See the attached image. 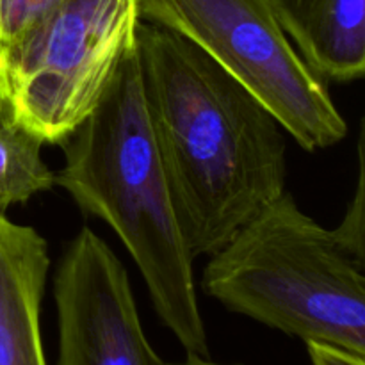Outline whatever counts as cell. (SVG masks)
Here are the masks:
<instances>
[{
	"instance_id": "9",
	"label": "cell",
	"mask_w": 365,
	"mask_h": 365,
	"mask_svg": "<svg viewBox=\"0 0 365 365\" xmlns=\"http://www.w3.org/2000/svg\"><path fill=\"white\" fill-rule=\"evenodd\" d=\"M43 141L16 121L0 123V210L27 203L56 185V173L43 160Z\"/></svg>"
},
{
	"instance_id": "1",
	"label": "cell",
	"mask_w": 365,
	"mask_h": 365,
	"mask_svg": "<svg viewBox=\"0 0 365 365\" xmlns=\"http://www.w3.org/2000/svg\"><path fill=\"white\" fill-rule=\"evenodd\" d=\"M135 46L185 245L195 259L212 257L285 195L284 127L177 32L141 20Z\"/></svg>"
},
{
	"instance_id": "6",
	"label": "cell",
	"mask_w": 365,
	"mask_h": 365,
	"mask_svg": "<svg viewBox=\"0 0 365 365\" xmlns=\"http://www.w3.org/2000/svg\"><path fill=\"white\" fill-rule=\"evenodd\" d=\"M53 298L57 365H170L146 339L123 264L89 228L61 257Z\"/></svg>"
},
{
	"instance_id": "8",
	"label": "cell",
	"mask_w": 365,
	"mask_h": 365,
	"mask_svg": "<svg viewBox=\"0 0 365 365\" xmlns=\"http://www.w3.org/2000/svg\"><path fill=\"white\" fill-rule=\"evenodd\" d=\"M305 63L324 81L365 78V0H267Z\"/></svg>"
},
{
	"instance_id": "5",
	"label": "cell",
	"mask_w": 365,
	"mask_h": 365,
	"mask_svg": "<svg viewBox=\"0 0 365 365\" xmlns=\"http://www.w3.org/2000/svg\"><path fill=\"white\" fill-rule=\"evenodd\" d=\"M143 21L177 32L277 116L307 152L328 148L348 132L327 81L305 63L267 0H138Z\"/></svg>"
},
{
	"instance_id": "14",
	"label": "cell",
	"mask_w": 365,
	"mask_h": 365,
	"mask_svg": "<svg viewBox=\"0 0 365 365\" xmlns=\"http://www.w3.org/2000/svg\"><path fill=\"white\" fill-rule=\"evenodd\" d=\"M9 120H11L9 107H7V100H6V95H4V89H2V81H0V123H2V121H9Z\"/></svg>"
},
{
	"instance_id": "13",
	"label": "cell",
	"mask_w": 365,
	"mask_h": 365,
	"mask_svg": "<svg viewBox=\"0 0 365 365\" xmlns=\"http://www.w3.org/2000/svg\"><path fill=\"white\" fill-rule=\"evenodd\" d=\"M170 365H239V364H217L212 362L209 356H200V355H185L184 362L170 364Z\"/></svg>"
},
{
	"instance_id": "7",
	"label": "cell",
	"mask_w": 365,
	"mask_h": 365,
	"mask_svg": "<svg viewBox=\"0 0 365 365\" xmlns=\"http://www.w3.org/2000/svg\"><path fill=\"white\" fill-rule=\"evenodd\" d=\"M48 267L45 239L0 210V365H48L39 323Z\"/></svg>"
},
{
	"instance_id": "11",
	"label": "cell",
	"mask_w": 365,
	"mask_h": 365,
	"mask_svg": "<svg viewBox=\"0 0 365 365\" xmlns=\"http://www.w3.org/2000/svg\"><path fill=\"white\" fill-rule=\"evenodd\" d=\"M64 0H0V48L13 43Z\"/></svg>"
},
{
	"instance_id": "2",
	"label": "cell",
	"mask_w": 365,
	"mask_h": 365,
	"mask_svg": "<svg viewBox=\"0 0 365 365\" xmlns=\"http://www.w3.org/2000/svg\"><path fill=\"white\" fill-rule=\"evenodd\" d=\"M61 185L88 216L106 221L141 271L157 316L185 355L209 356L192 262L143 93L138 46L95 113L63 145Z\"/></svg>"
},
{
	"instance_id": "12",
	"label": "cell",
	"mask_w": 365,
	"mask_h": 365,
	"mask_svg": "<svg viewBox=\"0 0 365 365\" xmlns=\"http://www.w3.org/2000/svg\"><path fill=\"white\" fill-rule=\"evenodd\" d=\"M307 353L310 365H365V356L317 342H307Z\"/></svg>"
},
{
	"instance_id": "10",
	"label": "cell",
	"mask_w": 365,
	"mask_h": 365,
	"mask_svg": "<svg viewBox=\"0 0 365 365\" xmlns=\"http://www.w3.org/2000/svg\"><path fill=\"white\" fill-rule=\"evenodd\" d=\"M359 177L353 198L346 209L344 217L337 228L331 230L335 241L353 259V262L365 271V114L360 120L359 143Z\"/></svg>"
},
{
	"instance_id": "3",
	"label": "cell",
	"mask_w": 365,
	"mask_h": 365,
	"mask_svg": "<svg viewBox=\"0 0 365 365\" xmlns=\"http://www.w3.org/2000/svg\"><path fill=\"white\" fill-rule=\"evenodd\" d=\"M203 291L235 314L365 356V271L289 192L210 257Z\"/></svg>"
},
{
	"instance_id": "4",
	"label": "cell",
	"mask_w": 365,
	"mask_h": 365,
	"mask_svg": "<svg viewBox=\"0 0 365 365\" xmlns=\"http://www.w3.org/2000/svg\"><path fill=\"white\" fill-rule=\"evenodd\" d=\"M139 21L138 0H64L0 48L11 120L63 146L113 86Z\"/></svg>"
}]
</instances>
